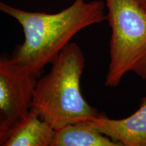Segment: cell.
I'll return each instance as SVG.
<instances>
[{"label": "cell", "mask_w": 146, "mask_h": 146, "mask_svg": "<svg viewBox=\"0 0 146 146\" xmlns=\"http://www.w3.org/2000/svg\"><path fill=\"white\" fill-rule=\"evenodd\" d=\"M52 146H123L99 132L87 120L56 130Z\"/></svg>", "instance_id": "cell-7"}, {"label": "cell", "mask_w": 146, "mask_h": 146, "mask_svg": "<svg viewBox=\"0 0 146 146\" xmlns=\"http://www.w3.org/2000/svg\"><path fill=\"white\" fill-rule=\"evenodd\" d=\"M135 1L146 13V0H135Z\"/></svg>", "instance_id": "cell-9"}, {"label": "cell", "mask_w": 146, "mask_h": 146, "mask_svg": "<svg viewBox=\"0 0 146 146\" xmlns=\"http://www.w3.org/2000/svg\"><path fill=\"white\" fill-rule=\"evenodd\" d=\"M55 131L34 110L31 109L27 116L12 128L3 146H52Z\"/></svg>", "instance_id": "cell-6"}, {"label": "cell", "mask_w": 146, "mask_h": 146, "mask_svg": "<svg viewBox=\"0 0 146 146\" xmlns=\"http://www.w3.org/2000/svg\"><path fill=\"white\" fill-rule=\"evenodd\" d=\"M89 125L123 146H146V96L139 108L129 117L111 119L100 113L90 120Z\"/></svg>", "instance_id": "cell-5"}, {"label": "cell", "mask_w": 146, "mask_h": 146, "mask_svg": "<svg viewBox=\"0 0 146 146\" xmlns=\"http://www.w3.org/2000/svg\"><path fill=\"white\" fill-rule=\"evenodd\" d=\"M112 31L105 85L115 87L129 72L146 79V13L135 0H105Z\"/></svg>", "instance_id": "cell-3"}, {"label": "cell", "mask_w": 146, "mask_h": 146, "mask_svg": "<svg viewBox=\"0 0 146 146\" xmlns=\"http://www.w3.org/2000/svg\"><path fill=\"white\" fill-rule=\"evenodd\" d=\"M36 81L10 56L0 55V112L14 126L31 110Z\"/></svg>", "instance_id": "cell-4"}, {"label": "cell", "mask_w": 146, "mask_h": 146, "mask_svg": "<svg viewBox=\"0 0 146 146\" xmlns=\"http://www.w3.org/2000/svg\"><path fill=\"white\" fill-rule=\"evenodd\" d=\"M0 11L16 19L25 35L11 58L36 78L78 32L107 19L105 3L99 0H74L68 8L54 14L28 12L0 0Z\"/></svg>", "instance_id": "cell-1"}, {"label": "cell", "mask_w": 146, "mask_h": 146, "mask_svg": "<svg viewBox=\"0 0 146 146\" xmlns=\"http://www.w3.org/2000/svg\"><path fill=\"white\" fill-rule=\"evenodd\" d=\"M50 72L36 81L31 107L54 130L90 120L100 114L81 91L85 58L81 47L70 43L52 62Z\"/></svg>", "instance_id": "cell-2"}, {"label": "cell", "mask_w": 146, "mask_h": 146, "mask_svg": "<svg viewBox=\"0 0 146 146\" xmlns=\"http://www.w3.org/2000/svg\"><path fill=\"white\" fill-rule=\"evenodd\" d=\"M14 127L13 124L0 112V145H4L9 133Z\"/></svg>", "instance_id": "cell-8"}]
</instances>
